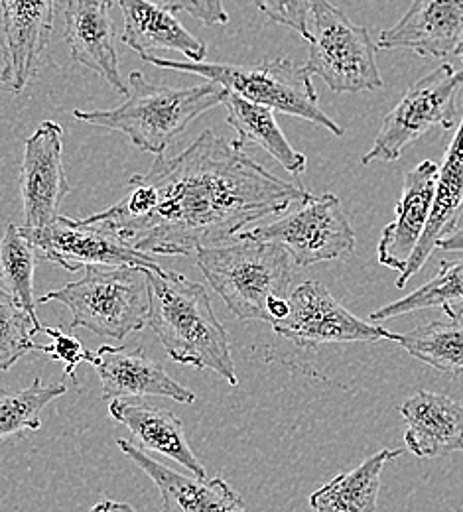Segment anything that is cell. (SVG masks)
Here are the masks:
<instances>
[{
	"label": "cell",
	"mask_w": 463,
	"mask_h": 512,
	"mask_svg": "<svg viewBox=\"0 0 463 512\" xmlns=\"http://www.w3.org/2000/svg\"><path fill=\"white\" fill-rule=\"evenodd\" d=\"M257 8L276 24L298 32L304 40L312 38V0H255Z\"/></svg>",
	"instance_id": "4dcf8cb0"
},
{
	"label": "cell",
	"mask_w": 463,
	"mask_h": 512,
	"mask_svg": "<svg viewBox=\"0 0 463 512\" xmlns=\"http://www.w3.org/2000/svg\"><path fill=\"white\" fill-rule=\"evenodd\" d=\"M272 329L302 349L331 343H377L389 333L377 323L353 316L318 280L302 282L288 294V316Z\"/></svg>",
	"instance_id": "30bf717a"
},
{
	"label": "cell",
	"mask_w": 463,
	"mask_h": 512,
	"mask_svg": "<svg viewBox=\"0 0 463 512\" xmlns=\"http://www.w3.org/2000/svg\"><path fill=\"white\" fill-rule=\"evenodd\" d=\"M142 60L154 67L199 75L251 103L314 123L330 130L335 136L345 134L343 127L337 125L320 107L318 91L306 67L296 65L286 58L265 60L261 64L251 65L219 64L207 60L194 64L164 60L156 56H146Z\"/></svg>",
	"instance_id": "5b68a950"
},
{
	"label": "cell",
	"mask_w": 463,
	"mask_h": 512,
	"mask_svg": "<svg viewBox=\"0 0 463 512\" xmlns=\"http://www.w3.org/2000/svg\"><path fill=\"white\" fill-rule=\"evenodd\" d=\"M463 38V0H410L395 26L381 32L377 48L420 58L456 56Z\"/></svg>",
	"instance_id": "5bb4252c"
},
{
	"label": "cell",
	"mask_w": 463,
	"mask_h": 512,
	"mask_svg": "<svg viewBox=\"0 0 463 512\" xmlns=\"http://www.w3.org/2000/svg\"><path fill=\"white\" fill-rule=\"evenodd\" d=\"M460 58H462V62H463V54H462V56H460Z\"/></svg>",
	"instance_id": "8d00e7d4"
},
{
	"label": "cell",
	"mask_w": 463,
	"mask_h": 512,
	"mask_svg": "<svg viewBox=\"0 0 463 512\" xmlns=\"http://www.w3.org/2000/svg\"><path fill=\"white\" fill-rule=\"evenodd\" d=\"M237 239L280 245L298 266L353 255L355 233L337 195H310L300 207L268 225L243 231Z\"/></svg>",
	"instance_id": "9c48e42d"
},
{
	"label": "cell",
	"mask_w": 463,
	"mask_h": 512,
	"mask_svg": "<svg viewBox=\"0 0 463 512\" xmlns=\"http://www.w3.org/2000/svg\"><path fill=\"white\" fill-rule=\"evenodd\" d=\"M109 416L133 434L138 448L156 451L176 461L194 477H207L205 465L188 442L182 420L172 410L150 406L140 400H111Z\"/></svg>",
	"instance_id": "ffe728a7"
},
{
	"label": "cell",
	"mask_w": 463,
	"mask_h": 512,
	"mask_svg": "<svg viewBox=\"0 0 463 512\" xmlns=\"http://www.w3.org/2000/svg\"><path fill=\"white\" fill-rule=\"evenodd\" d=\"M150 286L148 325L174 363L213 371L239 386L227 329L217 320L209 292L170 270H146Z\"/></svg>",
	"instance_id": "7a4b0ae2"
},
{
	"label": "cell",
	"mask_w": 463,
	"mask_h": 512,
	"mask_svg": "<svg viewBox=\"0 0 463 512\" xmlns=\"http://www.w3.org/2000/svg\"><path fill=\"white\" fill-rule=\"evenodd\" d=\"M91 512H136L129 503H121V501H111V499H103L99 501Z\"/></svg>",
	"instance_id": "836d02e7"
},
{
	"label": "cell",
	"mask_w": 463,
	"mask_h": 512,
	"mask_svg": "<svg viewBox=\"0 0 463 512\" xmlns=\"http://www.w3.org/2000/svg\"><path fill=\"white\" fill-rule=\"evenodd\" d=\"M91 365L103 386V400H138L162 396L180 404L196 402V394L174 381L160 361L146 355L142 347L103 345Z\"/></svg>",
	"instance_id": "9a60e30c"
},
{
	"label": "cell",
	"mask_w": 463,
	"mask_h": 512,
	"mask_svg": "<svg viewBox=\"0 0 463 512\" xmlns=\"http://www.w3.org/2000/svg\"><path fill=\"white\" fill-rule=\"evenodd\" d=\"M123 14V42L140 58L178 52L188 62H205L207 46L188 32L172 10L150 0H117Z\"/></svg>",
	"instance_id": "44dd1931"
},
{
	"label": "cell",
	"mask_w": 463,
	"mask_h": 512,
	"mask_svg": "<svg viewBox=\"0 0 463 512\" xmlns=\"http://www.w3.org/2000/svg\"><path fill=\"white\" fill-rule=\"evenodd\" d=\"M109 8L103 0H67L64 40L77 64L95 71L117 93L127 95L129 87L119 69L115 24Z\"/></svg>",
	"instance_id": "ac0fdd59"
},
{
	"label": "cell",
	"mask_w": 463,
	"mask_h": 512,
	"mask_svg": "<svg viewBox=\"0 0 463 512\" xmlns=\"http://www.w3.org/2000/svg\"><path fill=\"white\" fill-rule=\"evenodd\" d=\"M36 251L22 235L20 227L6 225L0 239V288H4L18 304L36 316L34 300V268Z\"/></svg>",
	"instance_id": "83f0119b"
},
{
	"label": "cell",
	"mask_w": 463,
	"mask_h": 512,
	"mask_svg": "<svg viewBox=\"0 0 463 512\" xmlns=\"http://www.w3.org/2000/svg\"><path fill=\"white\" fill-rule=\"evenodd\" d=\"M438 180V164L432 160L420 162L412 168L402 182V192L397 201V219L383 229L379 241V262L385 268L402 274L414 255L434 203V188Z\"/></svg>",
	"instance_id": "e0dca14e"
},
{
	"label": "cell",
	"mask_w": 463,
	"mask_h": 512,
	"mask_svg": "<svg viewBox=\"0 0 463 512\" xmlns=\"http://www.w3.org/2000/svg\"><path fill=\"white\" fill-rule=\"evenodd\" d=\"M312 38L306 71L322 77L333 93H363L385 87L377 44L330 0H312Z\"/></svg>",
	"instance_id": "52a82bcc"
},
{
	"label": "cell",
	"mask_w": 463,
	"mask_h": 512,
	"mask_svg": "<svg viewBox=\"0 0 463 512\" xmlns=\"http://www.w3.org/2000/svg\"><path fill=\"white\" fill-rule=\"evenodd\" d=\"M223 107L227 109L229 127L237 134L235 142L241 148H245V144H255L268 152L286 172L294 176L306 172L308 158L290 144L272 109L251 103L229 91L225 95Z\"/></svg>",
	"instance_id": "603a6c76"
},
{
	"label": "cell",
	"mask_w": 463,
	"mask_h": 512,
	"mask_svg": "<svg viewBox=\"0 0 463 512\" xmlns=\"http://www.w3.org/2000/svg\"><path fill=\"white\" fill-rule=\"evenodd\" d=\"M402 455V449H379L355 469L333 477L310 497L316 512H375L385 467Z\"/></svg>",
	"instance_id": "cb8c5ba5"
},
{
	"label": "cell",
	"mask_w": 463,
	"mask_h": 512,
	"mask_svg": "<svg viewBox=\"0 0 463 512\" xmlns=\"http://www.w3.org/2000/svg\"><path fill=\"white\" fill-rule=\"evenodd\" d=\"M428 308H440L448 318L463 320V258L456 262L442 260L440 270L432 280L397 302L375 310L369 321L385 323Z\"/></svg>",
	"instance_id": "484cf974"
},
{
	"label": "cell",
	"mask_w": 463,
	"mask_h": 512,
	"mask_svg": "<svg viewBox=\"0 0 463 512\" xmlns=\"http://www.w3.org/2000/svg\"><path fill=\"white\" fill-rule=\"evenodd\" d=\"M18 190L24 227H48L60 217L62 201L71 188L64 168V130L56 121H44L26 140Z\"/></svg>",
	"instance_id": "7c38bea8"
},
{
	"label": "cell",
	"mask_w": 463,
	"mask_h": 512,
	"mask_svg": "<svg viewBox=\"0 0 463 512\" xmlns=\"http://www.w3.org/2000/svg\"><path fill=\"white\" fill-rule=\"evenodd\" d=\"M463 211V119L454 134L442 162L438 164V180L434 188V203L426 231L410 258L406 270L398 274L395 286L404 288L412 276H416L430 255L438 249V243L458 229V219Z\"/></svg>",
	"instance_id": "7402d4cb"
},
{
	"label": "cell",
	"mask_w": 463,
	"mask_h": 512,
	"mask_svg": "<svg viewBox=\"0 0 463 512\" xmlns=\"http://www.w3.org/2000/svg\"><path fill=\"white\" fill-rule=\"evenodd\" d=\"M196 264L231 314L243 321L270 323V302L288 298L294 276L292 258L280 245L251 239L199 249Z\"/></svg>",
	"instance_id": "277c9868"
},
{
	"label": "cell",
	"mask_w": 463,
	"mask_h": 512,
	"mask_svg": "<svg viewBox=\"0 0 463 512\" xmlns=\"http://www.w3.org/2000/svg\"><path fill=\"white\" fill-rule=\"evenodd\" d=\"M117 446L158 487V512H249L243 497L223 477L199 479L178 473L125 438L117 440Z\"/></svg>",
	"instance_id": "2e32d148"
},
{
	"label": "cell",
	"mask_w": 463,
	"mask_h": 512,
	"mask_svg": "<svg viewBox=\"0 0 463 512\" xmlns=\"http://www.w3.org/2000/svg\"><path fill=\"white\" fill-rule=\"evenodd\" d=\"M125 103L109 111H73L81 123L103 130H117L144 152L162 156L166 148L190 127L199 115L223 105L227 89L211 81L194 87L150 83L142 71L129 75Z\"/></svg>",
	"instance_id": "3957f363"
},
{
	"label": "cell",
	"mask_w": 463,
	"mask_h": 512,
	"mask_svg": "<svg viewBox=\"0 0 463 512\" xmlns=\"http://www.w3.org/2000/svg\"><path fill=\"white\" fill-rule=\"evenodd\" d=\"M2 58L0 81L14 93L36 75L50 44L56 0H0Z\"/></svg>",
	"instance_id": "4fadbf2b"
},
{
	"label": "cell",
	"mask_w": 463,
	"mask_h": 512,
	"mask_svg": "<svg viewBox=\"0 0 463 512\" xmlns=\"http://www.w3.org/2000/svg\"><path fill=\"white\" fill-rule=\"evenodd\" d=\"M38 302L64 304L71 312L69 329L83 327L99 337L125 339L148 325L146 268L87 266L83 278L44 294Z\"/></svg>",
	"instance_id": "8992f818"
},
{
	"label": "cell",
	"mask_w": 463,
	"mask_h": 512,
	"mask_svg": "<svg viewBox=\"0 0 463 512\" xmlns=\"http://www.w3.org/2000/svg\"><path fill=\"white\" fill-rule=\"evenodd\" d=\"M103 2H105L107 6H113V2H115V0H103Z\"/></svg>",
	"instance_id": "d590c367"
},
{
	"label": "cell",
	"mask_w": 463,
	"mask_h": 512,
	"mask_svg": "<svg viewBox=\"0 0 463 512\" xmlns=\"http://www.w3.org/2000/svg\"><path fill=\"white\" fill-rule=\"evenodd\" d=\"M164 8L172 12H186L205 26L227 24L229 14L225 10L223 0H156Z\"/></svg>",
	"instance_id": "1f68e13d"
},
{
	"label": "cell",
	"mask_w": 463,
	"mask_h": 512,
	"mask_svg": "<svg viewBox=\"0 0 463 512\" xmlns=\"http://www.w3.org/2000/svg\"><path fill=\"white\" fill-rule=\"evenodd\" d=\"M387 341H395L408 355L444 375H463V320L446 318L402 333L389 331Z\"/></svg>",
	"instance_id": "d4e9b609"
},
{
	"label": "cell",
	"mask_w": 463,
	"mask_h": 512,
	"mask_svg": "<svg viewBox=\"0 0 463 512\" xmlns=\"http://www.w3.org/2000/svg\"><path fill=\"white\" fill-rule=\"evenodd\" d=\"M463 54V38L462 42H460V48H458V52H456V56H462Z\"/></svg>",
	"instance_id": "e575fe53"
},
{
	"label": "cell",
	"mask_w": 463,
	"mask_h": 512,
	"mask_svg": "<svg viewBox=\"0 0 463 512\" xmlns=\"http://www.w3.org/2000/svg\"><path fill=\"white\" fill-rule=\"evenodd\" d=\"M66 392V384H44L42 379L20 390L0 386V446L38 432L42 410Z\"/></svg>",
	"instance_id": "4316f807"
},
{
	"label": "cell",
	"mask_w": 463,
	"mask_h": 512,
	"mask_svg": "<svg viewBox=\"0 0 463 512\" xmlns=\"http://www.w3.org/2000/svg\"><path fill=\"white\" fill-rule=\"evenodd\" d=\"M406 449L420 457H444L463 451V404L440 392L416 390L400 406Z\"/></svg>",
	"instance_id": "d6986e66"
},
{
	"label": "cell",
	"mask_w": 463,
	"mask_h": 512,
	"mask_svg": "<svg viewBox=\"0 0 463 512\" xmlns=\"http://www.w3.org/2000/svg\"><path fill=\"white\" fill-rule=\"evenodd\" d=\"M42 331L48 337H52V343L48 345L36 343L34 351H40L46 357L64 363V373L73 383H75V369L81 363H89V365L95 363L97 355L93 351H87L77 337H73L69 331H64V327H42Z\"/></svg>",
	"instance_id": "f546056e"
},
{
	"label": "cell",
	"mask_w": 463,
	"mask_h": 512,
	"mask_svg": "<svg viewBox=\"0 0 463 512\" xmlns=\"http://www.w3.org/2000/svg\"><path fill=\"white\" fill-rule=\"evenodd\" d=\"M312 193L284 182L213 130L136 174L121 201L85 217L144 255L190 256L237 239L245 227Z\"/></svg>",
	"instance_id": "6da1fadb"
},
{
	"label": "cell",
	"mask_w": 463,
	"mask_h": 512,
	"mask_svg": "<svg viewBox=\"0 0 463 512\" xmlns=\"http://www.w3.org/2000/svg\"><path fill=\"white\" fill-rule=\"evenodd\" d=\"M463 85V71L444 64L418 79L397 107L385 117L371 150L361 158L363 166L373 162H397L410 144L432 127H456V97Z\"/></svg>",
	"instance_id": "ba28073f"
},
{
	"label": "cell",
	"mask_w": 463,
	"mask_h": 512,
	"mask_svg": "<svg viewBox=\"0 0 463 512\" xmlns=\"http://www.w3.org/2000/svg\"><path fill=\"white\" fill-rule=\"evenodd\" d=\"M22 235L32 243L36 255L69 272L87 266H138L160 270L154 256L144 255L125 245L105 227L87 219L58 217L52 225L30 229L20 227Z\"/></svg>",
	"instance_id": "8fae6325"
},
{
	"label": "cell",
	"mask_w": 463,
	"mask_h": 512,
	"mask_svg": "<svg viewBox=\"0 0 463 512\" xmlns=\"http://www.w3.org/2000/svg\"><path fill=\"white\" fill-rule=\"evenodd\" d=\"M438 247L448 253H463V229H456L452 235L444 237Z\"/></svg>",
	"instance_id": "d6a6232c"
},
{
	"label": "cell",
	"mask_w": 463,
	"mask_h": 512,
	"mask_svg": "<svg viewBox=\"0 0 463 512\" xmlns=\"http://www.w3.org/2000/svg\"><path fill=\"white\" fill-rule=\"evenodd\" d=\"M42 327L38 316L0 288V371H10L28 351L36 349L34 339Z\"/></svg>",
	"instance_id": "f1b7e54d"
}]
</instances>
